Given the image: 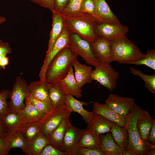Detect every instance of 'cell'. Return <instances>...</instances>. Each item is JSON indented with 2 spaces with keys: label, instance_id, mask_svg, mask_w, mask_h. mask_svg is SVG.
Returning <instances> with one entry per match:
<instances>
[{
  "label": "cell",
  "instance_id": "6da1fadb",
  "mask_svg": "<svg viewBox=\"0 0 155 155\" xmlns=\"http://www.w3.org/2000/svg\"><path fill=\"white\" fill-rule=\"evenodd\" d=\"M78 55L68 47L59 52L53 58L46 70L45 80L49 84L58 83L64 78L73 61Z\"/></svg>",
  "mask_w": 155,
  "mask_h": 155
},
{
  "label": "cell",
  "instance_id": "7a4b0ae2",
  "mask_svg": "<svg viewBox=\"0 0 155 155\" xmlns=\"http://www.w3.org/2000/svg\"><path fill=\"white\" fill-rule=\"evenodd\" d=\"M143 109L135 103L127 115L125 127L129 135V144L127 150L134 152L135 155H147L149 150L155 148V145L143 140L136 127L137 119Z\"/></svg>",
  "mask_w": 155,
  "mask_h": 155
},
{
  "label": "cell",
  "instance_id": "3957f363",
  "mask_svg": "<svg viewBox=\"0 0 155 155\" xmlns=\"http://www.w3.org/2000/svg\"><path fill=\"white\" fill-rule=\"evenodd\" d=\"M112 59L123 64H129L144 58L138 47L130 40L126 36H121L111 42Z\"/></svg>",
  "mask_w": 155,
  "mask_h": 155
},
{
  "label": "cell",
  "instance_id": "277c9868",
  "mask_svg": "<svg viewBox=\"0 0 155 155\" xmlns=\"http://www.w3.org/2000/svg\"><path fill=\"white\" fill-rule=\"evenodd\" d=\"M99 23L93 16L82 12L78 16L64 19V26L71 32L78 34L90 43L97 37L94 29Z\"/></svg>",
  "mask_w": 155,
  "mask_h": 155
},
{
  "label": "cell",
  "instance_id": "5b68a950",
  "mask_svg": "<svg viewBox=\"0 0 155 155\" xmlns=\"http://www.w3.org/2000/svg\"><path fill=\"white\" fill-rule=\"evenodd\" d=\"M119 76V73L110 63H100L92 71L91 77L93 80L96 81L112 92L116 87Z\"/></svg>",
  "mask_w": 155,
  "mask_h": 155
},
{
  "label": "cell",
  "instance_id": "8992f818",
  "mask_svg": "<svg viewBox=\"0 0 155 155\" xmlns=\"http://www.w3.org/2000/svg\"><path fill=\"white\" fill-rule=\"evenodd\" d=\"M68 47L90 65L95 67L99 64L93 54L90 43L78 34L71 33Z\"/></svg>",
  "mask_w": 155,
  "mask_h": 155
},
{
  "label": "cell",
  "instance_id": "52a82bcc",
  "mask_svg": "<svg viewBox=\"0 0 155 155\" xmlns=\"http://www.w3.org/2000/svg\"><path fill=\"white\" fill-rule=\"evenodd\" d=\"M29 93L28 85L26 81L20 76L17 77L10 92V111L18 113L23 108L25 105L24 100Z\"/></svg>",
  "mask_w": 155,
  "mask_h": 155
},
{
  "label": "cell",
  "instance_id": "ba28073f",
  "mask_svg": "<svg viewBox=\"0 0 155 155\" xmlns=\"http://www.w3.org/2000/svg\"><path fill=\"white\" fill-rule=\"evenodd\" d=\"M71 113L65 105L54 108L43 120L40 131L48 138L51 133Z\"/></svg>",
  "mask_w": 155,
  "mask_h": 155
},
{
  "label": "cell",
  "instance_id": "9c48e42d",
  "mask_svg": "<svg viewBox=\"0 0 155 155\" xmlns=\"http://www.w3.org/2000/svg\"><path fill=\"white\" fill-rule=\"evenodd\" d=\"M71 33L69 30L64 26L61 33L56 40L52 49L48 53H46L43 65L39 73L40 80H45L46 70L51 61L59 52L64 48L68 47Z\"/></svg>",
  "mask_w": 155,
  "mask_h": 155
},
{
  "label": "cell",
  "instance_id": "30bf717a",
  "mask_svg": "<svg viewBox=\"0 0 155 155\" xmlns=\"http://www.w3.org/2000/svg\"><path fill=\"white\" fill-rule=\"evenodd\" d=\"M129 32L126 26L107 23H98L94 29L97 37H103L110 42L126 36Z\"/></svg>",
  "mask_w": 155,
  "mask_h": 155
},
{
  "label": "cell",
  "instance_id": "8fae6325",
  "mask_svg": "<svg viewBox=\"0 0 155 155\" xmlns=\"http://www.w3.org/2000/svg\"><path fill=\"white\" fill-rule=\"evenodd\" d=\"M90 43L93 54L100 63H110L113 62L110 41L103 37H97Z\"/></svg>",
  "mask_w": 155,
  "mask_h": 155
},
{
  "label": "cell",
  "instance_id": "7c38bea8",
  "mask_svg": "<svg viewBox=\"0 0 155 155\" xmlns=\"http://www.w3.org/2000/svg\"><path fill=\"white\" fill-rule=\"evenodd\" d=\"M105 103L120 115L127 117L135 104L133 98L110 94Z\"/></svg>",
  "mask_w": 155,
  "mask_h": 155
},
{
  "label": "cell",
  "instance_id": "4fadbf2b",
  "mask_svg": "<svg viewBox=\"0 0 155 155\" xmlns=\"http://www.w3.org/2000/svg\"><path fill=\"white\" fill-rule=\"evenodd\" d=\"M82 130L70 123L65 131L63 141L64 150L68 155H77L78 143Z\"/></svg>",
  "mask_w": 155,
  "mask_h": 155
},
{
  "label": "cell",
  "instance_id": "5bb4252c",
  "mask_svg": "<svg viewBox=\"0 0 155 155\" xmlns=\"http://www.w3.org/2000/svg\"><path fill=\"white\" fill-rule=\"evenodd\" d=\"M92 112L101 115L121 127H125L127 117L117 113L106 103L101 104L97 102H94Z\"/></svg>",
  "mask_w": 155,
  "mask_h": 155
},
{
  "label": "cell",
  "instance_id": "9a60e30c",
  "mask_svg": "<svg viewBox=\"0 0 155 155\" xmlns=\"http://www.w3.org/2000/svg\"><path fill=\"white\" fill-rule=\"evenodd\" d=\"M98 20L100 23L121 24L120 21L112 11L105 0H94Z\"/></svg>",
  "mask_w": 155,
  "mask_h": 155
},
{
  "label": "cell",
  "instance_id": "2e32d148",
  "mask_svg": "<svg viewBox=\"0 0 155 155\" xmlns=\"http://www.w3.org/2000/svg\"><path fill=\"white\" fill-rule=\"evenodd\" d=\"M25 104L24 107L18 112L24 126L42 121L48 114L39 111L30 104Z\"/></svg>",
  "mask_w": 155,
  "mask_h": 155
},
{
  "label": "cell",
  "instance_id": "e0dca14e",
  "mask_svg": "<svg viewBox=\"0 0 155 155\" xmlns=\"http://www.w3.org/2000/svg\"><path fill=\"white\" fill-rule=\"evenodd\" d=\"M58 83L66 94H69L78 98L82 97L81 88L75 78L72 65L65 77Z\"/></svg>",
  "mask_w": 155,
  "mask_h": 155
},
{
  "label": "cell",
  "instance_id": "ac0fdd59",
  "mask_svg": "<svg viewBox=\"0 0 155 155\" xmlns=\"http://www.w3.org/2000/svg\"><path fill=\"white\" fill-rule=\"evenodd\" d=\"M71 65L74 69V76L80 86L81 88L84 85L92 82V67L80 63L77 58L73 62Z\"/></svg>",
  "mask_w": 155,
  "mask_h": 155
},
{
  "label": "cell",
  "instance_id": "d6986e66",
  "mask_svg": "<svg viewBox=\"0 0 155 155\" xmlns=\"http://www.w3.org/2000/svg\"><path fill=\"white\" fill-rule=\"evenodd\" d=\"M101 145V139L99 135L94 130L86 129L82 130L77 147L100 149Z\"/></svg>",
  "mask_w": 155,
  "mask_h": 155
},
{
  "label": "cell",
  "instance_id": "ffe728a7",
  "mask_svg": "<svg viewBox=\"0 0 155 155\" xmlns=\"http://www.w3.org/2000/svg\"><path fill=\"white\" fill-rule=\"evenodd\" d=\"M88 103L79 101L75 99L73 96L67 94L65 100V105L71 112H74L80 115L83 119L88 123L92 117L93 112L85 110L83 106L87 105Z\"/></svg>",
  "mask_w": 155,
  "mask_h": 155
},
{
  "label": "cell",
  "instance_id": "44dd1931",
  "mask_svg": "<svg viewBox=\"0 0 155 155\" xmlns=\"http://www.w3.org/2000/svg\"><path fill=\"white\" fill-rule=\"evenodd\" d=\"M69 117L65 118L58 126L51 133L48 138L50 144L64 152L63 141L66 130L70 123Z\"/></svg>",
  "mask_w": 155,
  "mask_h": 155
},
{
  "label": "cell",
  "instance_id": "7402d4cb",
  "mask_svg": "<svg viewBox=\"0 0 155 155\" xmlns=\"http://www.w3.org/2000/svg\"><path fill=\"white\" fill-rule=\"evenodd\" d=\"M154 119L148 112L142 109L136 121V127L141 138L147 141Z\"/></svg>",
  "mask_w": 155,
  "mask_h": 155
},
{
  "label": "cell",
  "instance_id": "603a6c76",
  "mask_svg": "<svg viewBox=\"0 0 155 155\" xmlns=\"http://www.w3.org/2000/svg\"><path fill=\"white\" fill-rule=\"evenodd\" d=\"M49 84L45 80H40L31 82L28 87L30 93L34 97L46 102L52 106L48 95Z\"/></svg>",
  "mask_w": 155,
  "mask_h": 155
},
{
  "label": "cell",
  "instance_id": "cb8c5ba5",
  "mask_svg": "<svg viewBox=\"0 0 155 155\" xmlns=\"http://www.w3.org/2000/svg\"><path fill=\"white\" fill-rule=\"evenodd\" d=\"M52 11L53 13L52 28L50 34L48 48L46 53L52 49L64 27V18L61 14L54 11Z\"/></svg>",
  "mask_w": 155,
  "mask_h": 155
},
{
  "label": "cell",
  "instance_id": "d4e9b609",
  "mask_svg": "<svg viewBox=\"0 0 155 155\" xmlns=\"http://www.w3.org/2000/svg\"><path fill=\"white\" fill-rule=\"evenodd\" d=\"M113 122L101 115L93 113L86 129L94 130L99 135L110 131Z\"/></svg>",
  "mask_w": 155,
  "mask_h": 155
},
{
  "label": "cell",
  "instance_id": "484cf974",
  "mask_svg": "<svg viewBox=\"0 0 155 155\" xmlns=\"http://www.w3.org/2000/svg\"><path fill=\"white\" fill-rule=\"evenodd\" d=\"M50 144L49 139L40 131L35 138L22 149L28 155H39L44 148Z\"/></svg>",
  "mask_w": 155,
  "mask_h": 155
},
{
  "label": "cell",
  "instance_id": "4316f807",
  "mask_svg": "<svg viewBox=\"0 0 155 155\" xmlns=\"http://www.w3.org/2000/svg\"><path fill=\"white\" fill-rule=\"evenodd\" d=\"M48 95L53 108L65 105V100L67 94L59 83L49 84Z\"/></svg>",
  "mask_w": 155,
  "mask_h": 155
},
{
  "label": "cell",
  "instance_id": "83f0119b",
  "mask_svg": "<svg viewBox=\"0 0 155 155\" xmlns=\"http://www.w3.org/2000/svg\"><path fill=\"white\" fill-rule=\"evenodd\" d=\"M110 131L116 144L124 151L126 150L129 144V135L126 128L113 122Z\"/></svg>",
  "mask_w": 155,
  "mask_h": 155
},
{
  "label": "cell",
  "instance_id": "f1b7e54d",
  "mask_svg": "<svg viewBox=\"0 0 155 155\" xmlns=\"http://www.w3.org/2000/svg\"><path fill=\"white\" fill-rule=\"evenodd\" d=\"M100 137L101 149L105 155H122L124 150L115 142L110 131L107 132L106 135Z\"/></svg>",
  "mask_w": 155,
  "mask_h": 155
},
{
  "label": "cell",
  "instance_id": "f546056e",
  "mask_svg": "<svg viewBox=\"0 0 155 155\" xmlns=\"http://www.w3.org/2000/svg\"><path fill=\"white\" fill-rule=\"evenodd\" d=\"M7 131L21 130L24 126L17 112L10 111L0 120Z\"/></svg>",
  "mask_w": 155,
  "mask_h": 155
},
{
  "label": "cell",
  "instance_id": "4dcf8cb0",
  "mask_svg": "<svg viewBox=\"0 0 155 155\" xmlns=\"http://www.w3.org/2000/svg\"><path fill=\"white\" fill-rule=\"evenodd\" d=\"M21 130H14L7 131L4 137L10 149L14 148H20L22 149L28 144L29 142L24 137Z\"/></svg>",
  "mask_w": 155,
  "mask_h": 155
},
{
  "label": "cell",
  "instance_id": "1f68e13d",
  "mask_svg": "<svg viewBox=\"0 0 155 155\" xmlns=\"http://www.w3.org/2000/svg\"><path fill=\"white\" fill-rule=\"evenodd\" d=\"M43 120L41 121L26 125L21 129L23 135L28 142L32 141L40 132Z\"/></svg>",
  "mask_w": 155,
  "mask_h": 155
},
{
  "label": "cell",
  "instance_id": "d6a6232c",
  "mask_svg": "<svg viewBox=\"0 0 155 155\" xmlns=\"http://www.w3.org/2000/svg\"><path fill=\"white\" fill-rule=\"evenodd\" d=\"M25 102V103L32 105L39 111L46 113H50L54 109L46 102L35 98L30 93L26 98Z\"/></svg>",
  "mask_w": 155,
  "mask_h": 155
},
{
  "label": "cell",
  "instance_id": "836d02e7",
  "mask_svg": "<svg viewBox=\"0 0 155 155\" xmlns=\"http://www.w3.org/2000/svg\"><path fill=\"white\" fill-rule=\"evenodd\" d=\"M131 73L134 75L139 76L145 82V88L152 93L155 94V74L148 75L145 74L140 70L133 67L130 68Z\"/></svg>",
  "mask_w": 155,
  "mask_h": 155
},
{
  "label": "cell",
  "instance_id": "e575fe53",
  "mask_svg": "<svg viewBox=\"0 0 155 155\" xmlns=\"http://www.w3.org/2000/svg\"><path fill=\"white\" fill-rule=\"evenodd\" d=\"M83 0H70L68 5L63 9L61 15L64 18L76 16L82 12L79 11L81 4Z\"/></svg>",
  "mask_w": 155,
  "mask_h": 155
},
{
  "label": "cell",
  "instance_id": "d590c367",
  "mask_svg": "<svg viewBox=\"0 0 155 155\" xmlns=\"http://www.w3.org/2000/svg\"><path fill=\"white\" fill-rule=\"evenodd\" d=\"M146 56L143 58L131 63L130 64L136 65H145L154 71L155 70V50H147Z\"/></svg>",
  "mask_w": 155,
  "mask_h": 155
},
{
  "label": "cell",
  "instance_id": "8d00e7d4",
  "mask_svg": "<svg viewBox=\"0 0 155 155\" xmlns=\"http://www.w3.org/2000/svg\"><path fill=\"white\" fill-rule=\"evenodd\" d=\"M10 92L7 89H3L0 91V120L10 111L9 102L7 101L9 97Z\"/></svg>",
  "mask_w": 155,
  "mask_h": 155
},
{
  "label": "cell",
  "instance_id": "74e56055",
  "mask_svg": "<svg viewBox=\"0 0 155 155\" xmlns=\"http://www.w3.org/2000/svg\"><path fill=\"white\" fill-rule=\"evenodd\" d=\"M79 11L81 12L93 16L98 21L94 0H83L80 5Z\"/></svg>",
  "mask_w": 155,
  "mask_h": 155
},
{
  "label": "cell",
  "instance_id": "f35d334b",
  "mask_svg": "<svg viewBox=\"0 0 155 155\" xmlns=\"http://www.w3.org/2000/svg\"><path fill=\"white\" fill-rule=\"evenodd\" d=\"M39 155H68L67 154L58 149L50 144L46 145Z\"/></svg>",
  "mask_w": 155,
  "mask_h": 155
},
{
  "label": "cell",
  "instance_id": "ab89813d",
  "mask_svg": "<svg viewBox=\"0 0 155 155\" xmlns=\"http://www.w3.org/2000/svg\"><path fill=\"white\" fill-rule=\"evenodd\" d=\"M77 155H105L101 149H94L86 147L78 148Z\"/></svg>",
  "mask_w": 155,
  "mask_h": 155
},
{
  "label": "cell",
  "instance_id": "60d3db41",
  "mask_svg": "<svg viewBox=\"0 0 155 155\" xmlns=\"http://www.w3.org/2000/svg\"><path fill=\"white\" fill-rule=\"evenodd\" d=\"M70 0H54L52 11L61 14L68 4Z\"/></svg>",
  "mask_w": 155,
  "mask_h": 155
},
{
  "label": "cell",
  "instance_id": "b9f144b4",
  "mask_svg": "<svg viewBox=\"0 0 155 155\" xmlns=\"http://www.w3.org/2000/svg\"><path fill=\"white\" fill-rule=\"evenodd\" d=\"M10 150L9 144L4 137H0V155L8 154Z\"/></svg>",
  "mask_w": 155,
  "mask_h": 155
},
{
  "label": "cell",
  "instance_id": "7bdbcfd3",
  "mask_svg": "<svg viewBox=\"0 0 155 155\" xmlns=\"http://www.w3.org/2000/svg\"><path fill=\"white\" fill-rule=\"evenodd\" d=\"M11 51V49L9 43L3 42L0 40V55L10 53Z\"/></svg>",
  "mask_w": 155,
  "mask_h": 155
},
{
  "label": "cell",
  "instance_id": "ee69618b",
  "mask_svg": "<svg viewBox=\"0 0 155 155\" xmlns=\"http://www.w3.org/2000/svg\"><path fill=\"white\" fill-rule=\"evenodd\" d=\"M150 141L152 145L155 144V120L154 119L147 140Z\"/></svg>",
  "mask_w": 155,
  "mask_h": 155
},
{
  "label": "cell",
  "instance_id": "f6af8a7d",
  "mask_svg": "<svg viewBox=\"0 0 155 155\" xmlns=\"http://www.w3.org/2000/svg\"><path fill=\"white\" fill-rule=\"evenodd\" d=\"M40 5L47 8L52 11L53 9L54 0H38Z\"/></svg>",
  "mask_w": 155,
  "mask_h": 155
},
{
  "label": "cell",
  "instance_id": "bcb514c9",
  "mask_svg": "<svg viewBox=\"0 0 155 155\" xmlns=\"http://www.w3.org/2000/svg\"><path fill=\"white\" fill-rule=\"evenodd\" d=\"M9 63V59L6 56L0 60V69H5V66Z\"/></svg>",
  "mask_w": 155,
  "mask_h": 155
},
{
  "label": "cell",
  "instance_id": "7dc6e473",
  "mask_svg": "<svg viewBox=\"0 0 155 155\" xmlns=\"http://www.w3.org/2000/svg\"><path fill=\"white\" fill-rule=\"evenodd\" d=\"M7 131L0 122V137H4Z\"/></svg>",
  "mask_w": 155,
  "mask_h": 155
},
{
  "label": "cell",
  "instance_id": "c3c4849f",
  "mask_svg": "<svg viewBox=\"0 0 155 155\" xmlns=\"http://www.w3.org/2000/svg\"><path fill=\"white\" fill-rule=\"evenodd\" d=\"M122 155H135V153L132 151L129 150L124 151Z\"/></svg>",
  "mask_w": 155,
  "mask_h": 155
},
{
  "label": "cell",
  "instance_id": "681fc988",
  "mask_svg": "<svg viewBox=\"0 0 155 155\" xmlns=\"http://www.w3.org/2000/svg\"><path fill=\"white\" fill-rule=\"evenodd\" d=\"M147 155H155V148L151 149L148 152Z\"/></svg>",
  "mask_w": 155,
  "mask_h": 155
},
{
  "label": "cell",
  "instance_id": "f907efd6",
  "mask_svg": "<svg viewBox=\"0 0 155 155\" xmlns=\"http://www.w3.org/2000/svg\"><path fill=\"white\" fill-rule=\"evenodd\" d=\"M6 21V19L5 18L0 16V25L4 22Z\"/></svg>",
  "mask_w": 155,
  "mask_h": 155
},
{
  "label": "cell",
  "instance_id": "816d5d0a",
  "mask_svg": "<svg viewBox=\"0 0 155 155\" xmlns=\"http://www.w3.org/2000/svg\"><path fill=\"white\" fill-rule=\"evenodd\" d=\"M30 1H32L36 3L37 4L40 5V3L38 0H30Z\"/></svg>",
  "mask_w": 155,
  "mask_h": 155
},
{
  "label": "cell",
  "instance_id": "f5cc1de1",
  "mask_svg": "<svg viewBox=\"0 0 155 155\" xmlns=\"http://www.w3.org/2000/svg\"><path fill=\"white\" fill-rule=\"evenodd\" d=\"M7 54H3L0 55V60L3 57L6 56Z\"/></svg>",
  "mask_w": 155,
  "mask_h": 155
}]
</instances>
